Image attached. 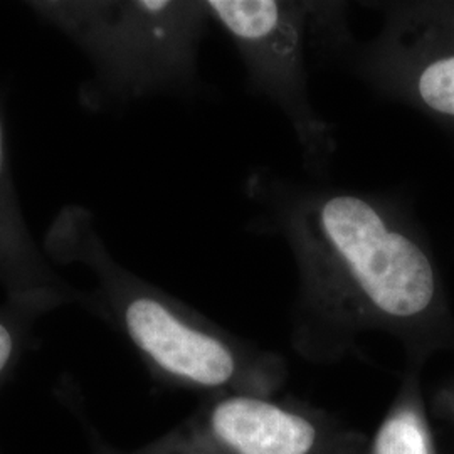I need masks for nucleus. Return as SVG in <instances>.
Segmentation results:
<instances>
[{"label": "nucleus", "mask_w": 454, "mask_h": 454, "mask_svg": "<svg viewBox=\"0 0 454 454\" xmlns=\"http://www.w3.org/2000/svg\"><path fill=\"white\" fill-rule=\"evenodd\" d=\"M276 221L298 266L293 345L305 357L340 358L369 332L407 339L434 317V262L386 199L298 191L279 197Z\"/></svg>", "instance_id": "nucleus-1"}, {"label": "nucleus", "mask_w": 454, "mask_h": 454, "mask_svg": "<svg viewBox=\"0 0 454 454\" xmlns=\"http://www.w3.org/2000/svg\"><path fill=\"white\" fill-rule=\"evenodd\" d=\"M43 249L52 264H82L91 271L97 286L90 293V313L120 332L157 380L207 397L276 395L283 389L285 358L236 337L121 266L90 209L69 204L58 212Z\"/></svg>", "instance_id": "nucleus-2"}, {"label": "nucleus", "mask_w": 454, "mask_h": 454, "mask_svg": "<svg viewBox=\"0 0 454 454\" xmlns=\"http://www.w3.org/2000/svg\"><path fill=\"white\" fill-rule=\"evenodd\" d=\"M65 34L93 66L80 90L90 110L189 90L200 39L212 20L206 2L41 0L26 4Z\"/></svg>", "instance_id": "nucleus-3"}, {"label": "nucleus", "mask_w": 454, "mask_h": 454, "mask_svg": "<svg viewBox=\"0 0 454 454\" xmlns=\"http://www.w3.org/2000/svg\"><path fill=\"white\" fill-rule=\"evenodd\" d=\"M367 438L335 414L301 401L217 394L130 454H362Z\"/></svg>", "instance_id": "nucleus-4"}, {"label": "nucleus", "mask_w": 454, "mask_h": 454, "mask_svg": "<svg viewBox=\"0 0 454 454\" xmlns=\"http://www.w3.org/2000/svg\"><path fill=\"white\" fill-rule=\"evenodd\" d=\"M215 20L234 41L253 88L290 120L307 155L324 162L333 150L328 125L309 97L305 34L309 4L278 0H209Z\"/></svg>", "instance_id": "nucleus-5"}, {"label": "nucleus", "mask_w": 454, "mask_h": 454, "mask_svg": "<svg viewBox=\"0 0 454 454\" xmlns=\"http://www.w3.org/2000/svg\"><path fill=\"white\" fill-rule=\"evenodd\" d=\"M0 285L7 300L44 301L54 309L78 305L91 311L90 293L59 275L22 214L5 145V98L0 90Z\"/></svg>", "instance_id": "nucleus-6"}, {"label": "nucleus", "mask_w": 454, "mask_h": 454, "mask_svg": "<svg viewBox=\"0 0 454 454\" xmlns=\"http://www.w3.org/2000/svg\"><path fill=\"white\" fill-rule=\"evenodd\" d=\"M364 66L379 86L407 91L431 114L454 118V39L436 44L387 24Z\"/></svg>", "instance_id": "nucleus-7"}, {"label": "nucleus", "mask_w": 454, "mask_h": 454, "mask_svg": "<svg viewBox=\"0 0 454 454\" xmlns=\"http://www.w3.org/2000/svg\"><path fill=\"white\" fill-rule=\"evenodd\" d=\"M362 454H436L418 382L409 377Z\"/></svg>", "instance_id": "nucleus-8"}, {"label": "nucleus", "mask_w": 454, "mask_h": 454, "mask_svg": "<svg viewBox=\"0 0 454 454\" xmlns=\"http://www.w3.org/2000/svg\"><path fill=\"white\" fill-rule=\"evenodd\" d=\"M54 307L44 301L7 300L0 305V390L9 382L24 356L34 325Z\"/></svg>", "instance_id": "nucleus-9"}, {"label": "nucleus", "mask_w": 454, "mask_h": 454, "mask_svg": "<svg viewBox=\"0 0 454 454\" xmlns=\"http://www.w3.org/2000/svg\"><path fill=\"white\" fill-rule=\"evenodd\" d=\"M91 444H93V451L91 454H130V451H120L114 446H110L108 442H105L103 439L97 436V434H91Z\"/></svg>", "instance_id": "nucleus-10"}]
</instances>
